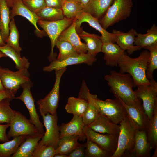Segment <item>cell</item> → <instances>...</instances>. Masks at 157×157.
<instances>
[{"label": "cell", "instance_id": "cell-35", "mask_svg": "<svg viewBox=\"0 0 157 157\" xmlns=\"http://www.w3.org/2000/svg\"><path fill=\"white\" fill-rule=\"evenodd\" d=\"M36 14L40 19L47 21H57L65 17L62 9L47 6Z\"/></svg>", "mask_w": 157, "mask_h": 157}, {"label": "cell", "instance_id": "cell-32", "mask_svg": "<svg viewBox=\"0 0 157 157\" xmlns=\"http://www.w3.org/2000/svg\"><path fill=\"white\" fill-rule=\"evenodd\" d=\"M27 135H22L15 137L11 140L0 144V157H9L17 151Z\"/></svg>", "mask_w": 157, "mask_h": 157}, {"label": "cell", "instance_id": "cell-20", "mask_svg": "<svg viewBox=\"0 0 157 157\" xmlns=\"http://www.w3.org/2000/svg\"><path fill=\"white\" fill-rule=\"evenodd\" d=\"M76 18H75L71 24L62 32L57 40L68 42L78 53H86L87 49L86 44L81 42L76 31Z\"/></svg>", "mask_w": 157, "mask_h": 157}, {"label": "cell", "instance_id": "cell-7", "mask_svg": "<svg viewBox=\"0 0 157 157\" xmlns=\"http://www.w3.org/2000/svg\"><path fill=\"white\" fill-rule=\"evenodd\" d=\"M66 69L67 67L55 71V81L52 90L45 97L37 101L41 115L48 113L52 115H54L56 113L60 98V80Z\"/></svg>", "mask_w": 157, "mask_h": 157}, {"label": "cell", "instance_id": "cell-26", "mask_svg": "<svg viewBox=\"0 0 157 157\" xmlns=\"http://www.w3.org/2000/svg\"><path fill=\"white\" fill-rule=\"evenodd\" d=\"M115 0H91L84 11L99 20L104 15Z\"/></svg>", "mask_w": 157, "mask_h": 157}, {"label": "cell", "instance_id": "cell-19", "mask_svg": "<svg viewBox=\"0 0 157 157\" xmlns=\"http://www.w3.org/2000/svg\"><path fill=\"white\" fill-rule=\"evenodd\" d=\"M12 9L10 11V19L17 15H20L26 18L35 28L36 33L40 37L45 34L44 31L40 30L37 26L39 18L36 14L32 12L23 3L22 0H13Z\"/></svg>", "mask_w": 157, "mask_h": 157}, {"label": "cell", "instance_id": "cell-6", "mask_svg": "<svg viewBox=\"0 0 157 157\" xmlns=\"http://www.w3.org/2000/svg\"><path fill=\"white\" fill-rule=\"evenodd\" d=\"M74 19L65 17L62 19L55 21H49L40 19L38 21L37 24L43 29L50 39L51 49L48 58L49 61L56 59V54L54 52L53 49L59 36L71 24Z\"/></svg>", "mask_w": 157, "mask_h": 157}, {"label": "cell", "instance_id": "cell-37", "mask_svg": "<svg viewBox=\"0 0 157 157\" xmlns=\"http://www.w3.org/2000/svg\"><path fill=\"white\" fill-rule=\"evenodd\" d=\"M13 99L8 98L0 101V124H10L14 114L15 111L10 107V102Z\"/></svg>", "mask_w": 157, "mask_h": 157}, {"label": "cell", "instance_id": "cell-8", "mask_svg": "<svg viewBox=\"0 0 157 157\" xmlns=\"http://www.w3.org/2000/svg\"><path fill=\"white\" fill-rule=\"evenodd\" d=\"M30 76L27 69L13 71L0 66V80L3 86L15 94L23 83L31 81Z\"/></svg>", "mask_w": 157, "mask_h": 157}, {"label": "cell", "instance_id": "cell-36", "mask_svg": "<svg viewBox=\"0 0 157 157\" xmlns=\"http://www.w3.org/2000/svg\"><path fill=\"white\" fill-rule=\"evenodd\" d=\"M9 26V34L5 41V43L20 54L22 48L19 44V33L14 18L11 19Z\"/></svg>", "mask_w": 157, "mask_h": 157}, {"label": "cell", "instance_id": "cell-3", "mask_svg": "<svg viewBox=\"0 0 157 157\" xmlns=\"http://www.w3.org/2000/svg\"><path fill=\"white\" fill-rule=\"evenodd\" d=\"M81 95L83 99L86 101L89 100L92 103L101 115L115 123L119 124L127 116L123 104L118 98L115 97L114 99L101 100L98 98L97 95L90 93L87 87L82 89Z\"/></svg>", "mask_w": 157, "mask_h": 157}, {"label": "cell", "instance_id": "cell-53", "mask_svg": "<svg viewBox=\"0 0 157 157\" xmlns=\"http://www.w3.org/2000/svg\"><path fill=\"white\" fill-rule=\"evenodd\" d=\"M7 56L0 51V58L2 57H6Z\"/></svg>", "mask_w": 157, "mask_h": 157}, {"label": "cell", "instance_id": "cell-45", "mask_svg": "<svg viewBox=\"0 0 157 157\" xmlns=\"http://www.w3.org/2000/svg\"><path fill=\"white\" fill-rule=\"evenodd\" d=\"M10 124H0V141L4 142L9 140L6 131L7 129L10 127Z\"/></svg>", "mask_w": 157, "mask_h": 157}, {"label": "cell", "instance_id": "cell-39", "mask_svg": "<svg viewBox=\"0 0 157 157\" xmlns=\"http://www.w3.org/2000/svg\"><path fill=\"white\" fill-rule=\"evenodd\" d=\"M85 154L86 157H111L112 154L102 149L96 143L87 138Z\"/></svg>", "mask_w": 157, "mask_h": 157}, {"label": "cell", "instance_id": "cell-2", "mask_svg": "<svg viewBox=\"0 0 157 157\" xmlns=\"http://www.w3.org/2000/svg\"><path fill=\"white\" fill-rule=\"evenodd\" d=\"M149 51L144 50L136 58L130 57L126 53L119 60L117 65L120 72L127 73L133 79L134 87L140 85H146L150 83V80L146 76Z\"/></svg>", "mask_w": 157, "mask_h": 157}, {"label": "cell", "instance_id": "cell-46", "mask_svg": "<svg viewBox=\"0 0 157 157\" xmlns=\"http://www.w3.org/2000/svg\"><path fill=\"white\" fill-rule=\"evenodd\" d=\"M46 6L58 8H62L63 3L62 0H45Z\"/></svg>", "mask_w": 157, "mask_h": 157}, {"label": "cell", "instance_id": "cell-54", "mask_svg": "<svg viewBox=\"0 0 157 157\" xmlns=\"http://www.w3.org/2000/svg\"><path fill=\"white\" fill-rule=\"evenodd\" d=\"M155 149V151L152 157H156L157 156V147H156Z\"/></svg>", "mask_w": 157, "mask_h": 157}, {"label": "cell", "instance_id": "cell-22", "mask_svg": "<svg viewBox=\"0 0 157 157\" xmlns=\"http://www.w3.org/2000/svg\"><path fill=\"white\" fill-rule=\"evenodd\" d=\"M87 126L96 132L103 134L119 135V124L114 123L100 114Z\"/></svg>", "mask_w": 157, "mask_h": 157}, {"label": "cell", "instance_id": "cell-38", "mask_svg": "<svg viewBox=\"0 0 157 157\" xmlns=\"http://www.w3.org/2000/svg\"><path fill=\"white\" fill-rule=\"evenodd\" d=\"M144 48L148 50L150 53L146 75L147 78L150 80L153 78L154 72L157 69V44Z\"/></svg>", "mask_w": 157, "mask_h": 157}, {"label": "cell", "instance_id": "cell-56", "mask_svg": "<svg viewBox=\"0 0 157 157\" xmlns=\"http://www.w3.org/2000/svg\"><path fill=\"white\" fill-rule=\"evenodd\" d=\"M0 2H1V0H0Z\"/></svg>", "mask_w": 157, "mask_h": 157}, {"label": "cell", "instance_id": "cell-42", "mask_svg": "<svg viewBox=\"0 0 157 157\" xmlns=\"http://www.w3.org/2000/svg\"><path fill=\"white\" fill-rule=\"evenodd\" d=\"M55 149L52 146L38 144L33 154V157H53Z\"/></svg>", "mask_w": 157, "mask_h": 157}, {"label": "cell", "instance_id": "cell-9", "mask_svg": "<svg viewBox=\"0 0 157 157\" xmlns=\"http://www.w3.org/2000/svg\"><path fill=\"white\" fill-rule=\"evenodd\" d=\"M150 83L137 86L135 91L136 96L142 101V106L149 120L152 116L156 103L157 102V83L153 78Z\"/></svg>", "mask_w": 157, "mask_h": 157}, {"label": "cell", "instance_id": "cell-34", "mask_svg": "<svg viewBox=\"0 0 157 157\" xmlns=\"http://www.w3.org/2000/svg\"><path fill=\"white\" fill-rule=\"evenodd\" d=\"M146 132L151 148L155 149L157 147V102L155 104L152 116L149 120Z\"/></svg>", "mask_w": 157, "mask_h": 157}, {"label": "cell", "instance_id": "cell-1", "mask_svg": "<svg viewBox=\"0 0 157 157\" xmlns=\"http://www.w3.org/2000/svg\"><path fill=\"white\" fill-rule=\"evenodd\" d=\"M104 78L110 87V92L125 104H130L140 101L133 89V79L129 74L113 70Z\"/></svg>", "mask_w": 157, "mask_h": 157}, {"label": "cell", "instance_id": "cell-5", "mask_svg": "<svg viewBox=\"0 0 157 157\" xmlns=\"http://www.w3.org/2000/svg\"><path fill=\"white\" fill-rule=\"evenodd\" d=\"M119 125L117 148L111 157H129L134 145L136 129L127 116Z\"/></svg>", "mask_w": 157, "mask_h": 157}, {"label": "cell", "instance_id": "cell-21", "mask_svg": "<svg viewBox=\"0 0 157 157\" xmlns=\"http://www.w3.org/2000/svg\"><path fill=\"white\" fill-rule=\"evenodd\" d=\"M152 148L145 131L136 130L134 145L129 157H150Z\"/></svg>", "mask_w": 157, "mask_h": 157}, {"label": "cell", "instance_id": "cell-31", "mask_svg": "<svg viewBox=\"0 0 157 157\" xmlns=\"http://www.w3.org/2000/svg\"><path fill=\"white\" fill-rule=\"evenodd\" d=\"M88 105L86 100L78 97H69L65 109L68 113L82 117Z\"/></svg>", "mask_w": 157, "mask_h": 157}, {"label": "cell", "instance_id": "cell-12", "mask_svg": "<svg viewBox=\"0 0 157 157\" xmlns=\"http://www.w3.org/2000/svg\"><path fill=\"white\" fill-rule=\"evenodd\" d=\"M32 85L33 83L31 81L23 83L21 86L23 91L21 95L14 97V99H19L24 103L28 111L30 121L35 126L40 132L44 135L45 132L43 129V125L40 120L35 108V100L31 92Z\"/></svg>", "mask_w": 157, "mask_h": 157}, {"label": "cell", "instance_id": "cell-50", "mask_svg": "<svg viewBox=\"0 0 157 157\" xmlns=\"http://www.w3.org/2000/svg\"><path fill=\"white\" fill-rule=\"evenodd\" d=\"M6 44L2 38L0 31V47L4 46Z\"/></svg>", "mask_w": 157, "mask_h": 157}, {"label": "cell", "instance_id": "cell-40", "mask_svg": "<svg viewBox=\"0 0 157 157\" xmlns=\"http://www.w3.org/2000/svg\"><path fill=\"white\" fill-rule=\"evenodd\" d=\"M56 46L59 51L56 59L57 60H61L72 55L78 53L72 45L67 41L57 40Z\"/></svg>", "mask_w": 157, "mask_h": 157}, {"label": "cell", "instance_id": "cell-55", "mask_svg": "<svg viewBox=\"0 0 157 157\" xmlns=\"http://www.w3.org/2000/svg\"><path fill=\"white\" fill-rule=\"evenodd\" d=\"M65 0H62V1H63V2L65 1Z\"/></svg>", "mask_w": 157, "mask_h": 157}, {"label": "cell", "instance_id": "cell-52", "mask_svg": "<svg viewBox=\"0 0 157 157\" xmlns=\"http://www.w3.org/2000/svg\"><path fill=\"white\" fill-rule=\"evenodd\" d=\"M6 89L3 86L2 83L0 80V92H1L5 90Z\"/></svg>", "mask_w": 157, "mask_h": 157}, {"label": "cell", "instance_id": "cell-13", "mask_svg": "<svg viewBox=\"0 0 157 157\" xmlns=\"http://www.w3.org/2000/svg\"><path fill=\"white\" fill-rule=\"evenodd\" d=\"M118 98L123 104L126 110L127 117L135 129L147 131L149 119L140 101L130 104H127Z\"/></svg>", "mask_w": 157, "mask_h": 157}, {"label": "cell", "instance_id": "cell-16", "mask_svg": "<svg viewBox=\"0 0 157 157\" xmlns=\"http://www.w3.org/2000/svg\"><path fill=\"white\" fill-rule=\"evenodd\" d=\"M76 19V30L78 33L79 34L83 30L81 27L82 23L86 22L101 33V38L103 43L115 42L113 34L104 29L100 24L99 20L89 13L84 11Z\"/></svg>", "mask_w": 157, "mask_h": 157}, {"label": "cell", "instance_id": "cell-28", "mask_svg": "<svg viewBox=\"0 0 157 157\" xmlns=\"http://www.w3.org/2000/svg\"><path fill=\"white\" fill-rule=\"evenodd\" d=\"M10 11L6 0H1L0 6V31L3 41L8 38L10 32Z\"/></svg>", "mask_w": 157, "mask_h": 157}, {"label": "cell", "instance_id": "cell-43", "mask_svg": "<svg viewBox=\"0 0 157 157\" xmlns=\"http://www.w3.org/2000/svg\"><path fill=\"white\" fill-rule=\"evenodd\" d=\"M31 11L36 13L46 6L45 0H22Z\"/></svg>", "mask_w": 157, "mask_h": 157}, {"label": "cell", "instance_id": "cell-14", "mask_svg": "<svg viewBox=\"0 0 157 157\" xmlns=\"http://www.w3.org/2000/svg\"><path fill=\"white\" fill-rule=\"evenodd\" d=\"M96 60L95 58L87 53H76L61 60L56 59L51 62L48 66L44 67L43 70L46 72H50L53 70L56 71L66 68L69 65L82 63L92 65Z\"/></svg>", "mask_w": 157, "mask_h": 157}, {"label": "cell", "instance_id": "cell-30", "mask_svg": "<svg viewBox=\"0 0 157 157\" xmlns=\"http://www.w3.org/2000/svg\"><path fill=\"white\" fill-rule=\"evenodd\" d=\"M0 51L13 60L15 65V67L18 70L28 69L29 67L30 63L28 59L24 56L21 57L20 54L8 45L6 44L0 47Z\"/></svg>", "mask_w": 157, "mask_h": 157}, {"label": "cell", "instance_id": "cell-48", "mask_svg": "<svg viewBox=\"0 0 157 157\" xmlns=\"http://www.w3.org/2000/svg\"><path fill=\"white\" fill-rule=\"evenodd\" d=\"M84 9L86 7L91 0H76Z\"/></svg>", "mask_w": 157, "mask_h": 157}, {"label": "cell", "instance_id": "cell-23", "mask_svg": "<svg viewBox=\"0 0 157 157\" xmlns=\"http://www.w3.org/2000/svg\"><path fill=\"white\" fill-rule=\"evenodd\" d=\"M117 44L110 42L103 43L102 52L106 65L111 67L117 66L118 61L125 52Z\"/></svg>", "mask_w": 157, "mask_h": 157}, {"label": "cell", "instance_id": "cell-44", "mask_svg": "<svg viewBox=\"0 0 157 157\" xmlns=\"http://www.w3.org/2000/svg\"><path fill=\"white\" fill-rule=\"evenodd\" d=\"M85 144L75 149L67 156V157H85Z\"/></svg>", "mask_w": 157, "mask_h": 157}, {"label": "cell", "instance_id": "cell-15", "mask_svg": "<svg viewBox=\"0 0 157 157\" xmlns=\"http://www.w3.org/2000/svg\"><path fill=\"white\" fill-rule=\"evenodd\" d=\"M84 130L86 138L90 139L112 155L115 152L117 147L119 135L99 133L85 125Z\"/></svg>", "mask_w": 157, "mask_h": 157}, {"label": "cell", "instance_id": "cell-47", "mask_svg": "<svg viewBox=\"0 0 157 157\" xmlns=\"http://www.w3.org/2000/svg\"><path fill=\"white\" fill-rule=\"evenodd\" d=\"M15 94L12 91L6 90L0 92V101L6 98H10L14 99Z\"/></svg>", "mask_w": 157, "mask_h": 157}, {"label": "cell", "instance_id": "cell-24", "mask_svg": "<svg viewBox=\"0 0 157 157\" xmlns=\"http://www.w3.org/2000/svg\"><path fill=\"white\" fill-rule=\"evenodd\" d=\"M44 135L38 133L27 135L12 157H33V154L39 142Z\"/></svg>", "mask_w": 157, "mask_h": 157}, {"label": "cell", "instance_id": "cell-4", "mask_svg": "<svg viewBox=\"0 0 157 157\" xmlns=\"http://www.w3.org/2000/svg\"><path fill=\"white\" fill-rule=\"evenodd\" d=\"M133 0H115L99 20L105 30L129 17L133 6Z\"/></svg>", "mask_w": 157, "mask_h": 157}, {"label": "cell", "instance_id": "cell-18", "mask_svg": "<svg viewBox=\"0 0 157 157\" xmlns=\"http://www.w3.org/2000/svg\"><path fill=\"white\" fill-rule=\"evenodd\" d=\"M82 117L74 115L69 122L63 123L59 126L60 139L67 136H78L80 140L84 141L86 138Z\"/></svg>", "mask_w": 157, "mask_h": 157}, {"label": "cell", "instance_id": "cell-33", "mask_svg": "<svg viewBox=\"0 0 157 157\" xmlns=\"http://www.w3.org/2000/svg\"><path fill=\"white\" fill-rule=\"evenodd\" d=\"M61 9L65 17L69 19L76 18L84 11L76 0H65L63 2Z\"/></svg>", "mask_w": 157, "mask_h": 157}, {"label": "cell", "instance_id": "cell-51", "mask_svg": "<svg viewBox=\"0 0 157 157\" xmlns=\"http://www.w3.org/2000/svg\"><path fill=\"white\" fill-rule=\"evenodd\" d=\"M54 157H67V155L60 154H55L54 156Z\"/></svg>", "mask_w": 157, "mask_h": 157}, {"label": "cell", "instance_id": "cell-27", "mask_svg": "<svg viewBox=\"0 0 157 157\" xmlns=\"http://www.w3.org/2000/svg\"><path fill=\"white\" fill-rule=\"evenodd\" d=\"M78 136H67L60 138L57 147L55 149V154H60L68 155L75 149L82 144L78 142Z\"/></svg>", "mask_w": 157, "mask_h": 157}, {"label": "cell", "instance_id": "cell-25", "mask_svg": "<svg viewBox=\"0 0 157 157\" xmlns=\"http://www.w3.org/2000/svg\"><path fill=\"white\" fill-rule=\"evenodd\" d=\"M78 35L86 42L87 53L95 58L98 53L102 52L103 42L101 36L83 30Z\"/></svg>", "mask_w": 157, "mask_h": 157}, {"label": "cell", "instance_id": "cell-49", "mask_svg": "<svg viewBox=\"0 0 157 157\" xmlns=\"http://www.w3.org/2000/svg\"><path fill=\"white\" fill-rule=\"evenodd\" d=\"M8 6L9 7H12L13 4V0H6Z\"/></svg>", "mask_w": 157, "mask_h": 157}, {"label": "cell", "instance_id": "cell-17", "mask_svg": "<svg viewBox=\"0 0 157 157\" xmlns=\"http://www.w3.org/2000/svg\"><path fill=\"white\" fill-rule=\"evenodd\" d=\"M112 33L114 35L115 42L124 51L127 50L129 55L142 49L134 45L135 38L138 33L133 28L126 33L113 30Z\"/></svg>", "mask_w": 157, "mask_h": 157}, {"label": "cell", "instance_id": "cell-41", "mask_svg": "<svg viewBox=\"0 0 157 157\" xmlns=\"http://www.w3.org/2000/svg\"><path fill=\"white\" fill-rule=\"evenodd\" d=\"M88 105L82 117L85 125L88 126L93 122L100 115L97 107L90 101L87 100Z\"/></svg>", "mask_w": 157, "mask_h": 157}, {"label": "cell", "instance_id": "cell-29", "mask_svg": "<svg viewBox=\"0 0 157 157\" xmlns=\"http://www.w3.org/2000/svg\"><path fill=\"white\" fill-rule=\"evenodd\" d=\"M157 44V26L153 24L145 34L138 33L135 38L134 45L142 48Z\"/></svg>", "mask_w": 157, "mask_h": 157}, {"label": "cell", "instance_id": "cell-10", "mask_svg": "<svg viewBox=\"0 0 157 157\" xmlns=\"http://www.w3.org/2000/svg\"><path fill=\"white\" fill-rule=\"evenodd\" d=\"M10 124V129L7 134L8 138L22 135H32L41 133L30 120L19 111H15Z\"/></svg>", "mask_w": 157, "mask_h": 157}, {"label": "cell", "instance_id": "cell-11", "mask_svg": "<svg viewBox=\"0 0 157 157\" xmlns=\"http://www.w3.org/2000/svg\"><path fill=\"white\" fill-rule=\"evenodd\" d=\"M41 116L46 131L38 144L50 145L56 149L58 146L60 139L59 126L57 124L58 119L57 112L54 115L48 113Z\"/></svg>", "mask_w": 157, "mask_h": 157}]
</instances>
